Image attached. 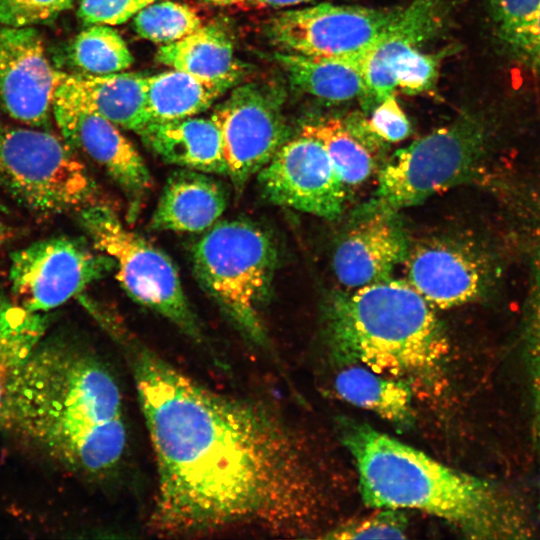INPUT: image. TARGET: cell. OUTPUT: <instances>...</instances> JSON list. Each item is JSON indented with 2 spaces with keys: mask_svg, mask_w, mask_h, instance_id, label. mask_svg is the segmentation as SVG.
I'll list each match as a JSON object with an SVG mask.
<instances>
[{
  "mask_svg": "<svg viewBox=\"0 0 540 540\" xmlns=\"http://www.w3.org/2000/svg\"><path fill=\"white\" fill-rule=\"evenodd\" d=\"M155 459L149 524L167 537L240 529L304 537L319 516L311 468L269 407L196 381L119 326Z\"/></svg>",
  "mask_w": 540,
  "mask_h": 540,
  "instance_id": "6da1fadb",
  "label": "cell"
},
{
  "mask_svg": "<svg viewBox=\"0 0 540 540\" xmlns=\"http://www.w3.org/2000/svg\"><path fill=\"white\" fill-rule=\"evenodd\" d=\"M9 429L50 460L88 478L112 475L128 450L120 384L92 350L41 340L12 383Z\"/></svg>",
  "mask_w": 540,
  "mask_h": 540,
  "instance_id": "7a4b0ae2",
  "label": "cell"
},
{
  "mask_svg": "<svg viewBox=\"0 0 540 540\" xmlns=\"http://www.w3.org/2000/svg\"><path fill=\"white\" fill-rule=\"evenodd\" d=\"M337 430L354 460L367 506L419 510L472 539L526 536L519 506L495 484L449 467L364 422L343 417Z\"/></svg>",
  "mask_w": 540,
  "mask_h": 540,
  "instance_id": "3957f363",
  "label": "cell"
},
{
  "mask_svg": "<svg viewBox=\"0 0 540 540\" xmlns=\"http://www.w3.org/2000/svg\"><path fill=\"white\" fill-rule=\"evenodd\" d=\"M326 326L336 361L404 380L423 392L442 390L448 336L434 308L406 280L388 278L336 293Z\"/></svg>",
  "mask_w": 540,
  "mask_h": 540,
  "instance_id": "277c9868",
  "label": "cell"
},
{
  "mask_svg": "<svg viewBox=\"0 0 540 540\" xmlns=\"http://www.w3.org/2000/svg\"><path fill=\"white\" fill-rule=\"evenodd\" d=\"M194 272L204 290L250 342H267L262 318L277 265L270 235L245 220L214 224L195 244Z\"/></svg>",
  "mask_w": 540,
  "mask_h": 540,
  "instance_id": "5b68a950",
  "label": "cell"
},
{
  "mask_svg": "<svg viewBox=\"0 0 540 540\" xmlns=\"http://www.w3.org/2000/svg\"><path fill=\"white\" fill-rule=\"evenodd\" d=\"M79 220L95 249L114 262L116 277L133 300L166 318L195 342H203L200 324L167 254L127 228L106 205L86 204L80 208Z\"/></svg>",
  "mask_w": 540,
  "mask_h": 540,
  "instance_id": "8992f818",
  "label": "cell"
},
{
  "mask_svg": "<svg viewBox=\"0 0 540 540\" xmlns=\"http://www.w3.org/2000/svg\"><path fill=\"white\" fill-rule=\"evenodd\" d=\"M485 148L483 125L462 116L400 149L378 174L373 208L397 212L467 178Z\"/></svg>",
  "mask_w": 540,
  "mask_h": 540,
  "instance_id": "52a82bcc",
  "label": "cell"
},
{
  "mask_svg": "<svg viewBox=\"0 0 540 540\" xmlns=\"http://www.w3.org/2000/svg\"><path fill=\"white\" fill-rule=\"evenodd\" d=\"M0 183L42 213L90 203L93 185L70 146L53 134L0 121Z\"/></svg>",
  "mask_w": 540,
  "mask_h": 540,
  "instance_id": "ba28073f",
  "label": "cell"
},
{
  "mask_svg": "<svg viewBox=\"0 0 540 540\" xmlns=\"http://www.w3.org/2000/svg\"><path fill=\"white\" fill-rule=\"evenodd\" d=\"M401 10L322 2L277 14L269 35L285 52L359 63Z\"/></svg>",
  "mask_w": 540,
  "mask_h": 540,
  "instance_id": "9c48e42d",
  "label": "cell"
},
{
  "mask_svg": "<svg viewBox=\"0 0 540 540\" xmlns=\"http://www.w3.org/2000/svg\"><path fill=\"white\" fill-rule=\"evenodd\" d=\"M114 269V262L82 240L56 237L35 242L12 255L10 281L18 303L45 313Z\"/></svg>",
  "mask_w": 540,
  "mask_h": 540,
  "instance_id": "30bf717a",
  "label": "cell"
},
{
  "mask_svg": "<svg viewBox=\"0 0 540 540\" xmlns=\"http://www.w3.org/2000/svg\"><path fill=\"white\" fill-rule=\"evenodd\" d=\"M211 118L221 134L227 175L239 189L260 172L289 137L280 102L264 85L256 83L236 87Z\"/></svg>",
  "mask_w": 540,
  "mask_h": 540,
  "instance_id": "8fae6325",
  "label": "cell"
},
{
  "mask_svg": "<svg viewBox=\"0 0 540 540\" xmlns=\"http://www.w3.org/2000/svg\"><path fill=\"white\" fill-rule=\"evenodd\" d=\"M263 195L271 202L326 219L337 218L345 184L322 144L301 132L280 146L258 173Z\"/></svg>",
  "mask_w": 540,
  "mask_h": 540,
  "instance_id": "7c38bea8",
  "label": "cell"
},
{
  "mask_svg": "<svg viewBox=\"0 0 540 540\" xmlns=\"http://www.w3.org/2000/svg\"><path fill=\"white\" fill-rule=\"evenodd\" d=\"M403 261L406 281L433 308L472 303L493 284V270L486 255L461 240H422L408 247Z\"/></svg>",
  "mask_w": 540,
  "mask_h": 540,
  "instance_id": "4fadbf2b",
  "label": "cell"
},
{
  "mask_svg": "<svg viewBox=\"0 0 540 540\" xmlns=\"http://www.w3.org/2000/svg\"><path fill=\"white\" fill-rule=\"evenodd\" d=\"M55 78L37 30L0 26V102L12 118L34 127L45 125Z\"/></svg>",
  "mask_w": 540,
  "mask_h": 540,
  "instance_id": "5bb4252c",
  "label": "cell"
},
{
  "mask_svg": "<svg viewBox=\"0 0 540 540\" xmlns=\"http://www.w3.org/2000/svg\"><path fill=\"white\" fill-rule=\"evenodd\" d=\"M52 112L65 142L100 164L125 192L134 211L151 188L149 170L119 127L53 94Z\"/></svg>",
  "mask_w": 540,
  "mask_h": 540,
  "instance_id": "9a60e30c",
  "label": "cell"
},
{
  "mask_svg": "<svg viewBox=\"0 0 540 540\" xmlns=\"http://www.w3.org/2000/svg\"><path fill=\"white\" fill-rule=\"evenodd\" d=\"M408 243L395 212L372 208L342 237L333 256L339 282L358 289L390 278Z\"/></svg>",
  "mask_w": 540,
  "mask_h": 540,
  "instance_id": "2e32d148",
  "label": "cell"
},
{
  "mask_svg": "<svg viewBox=\"0 0 540 540\" xmlns=\"http://www.w3.org/2000/svg\"><path fill=\"white\" fill-rule=\"evenodd\" d=\"M447 12L446 0H413L359 60L366 93L361 101L372 110L396 89V61L438 34Z\"/></svg>",
  "mask_w": 540,
  "mask_h": 540,
  "instance_id": "e0dca14e",
  "label": "cell"
},
{
  "mask_svg": "<svg viewBox=\"0 0 540 540\" xmlns=\"http://www.w3.org/2000/svg\"><path fill=\"white\" fill-rule=\"evenodd\" d=\"M146 83L147 77L132 73L83 75L56 71L53 94L138 133L151 122Z\"/></svg>",
  "mask_w": 540,
  "mask_h": 540,
  "instance_id": "ac0fdd59",
  "label": "cell"
},
{
  "mask_svg": "<svg viewBox=\"0 0 540 540\" xmlns=\"http://www.w3.org/2000/svg\"><path fill=\"white\" fill-rule=\"evenodd\" d=\"M227 207L223 186L206 173L182 170L167 180L151 218L153 229L201 232L211 228Z\"/></svg>",
  "mask_w": 540,
  "mask_h": 540,
  "instance_id": "d6986e66",
  "label": "cell"
},
{
  "mask_svg": "<svg viewBox=\"0 0 540 540\" xmlns=\"http://www.w3.org/2000/svg\"><path fill=\"white\" fill-rule=\"evenodd\" d=\"M138 134L165 162L206 174L227 175L221 134L211 117L153 121Z\"/></svg>",
  "mask_w": 540,
  "mask_h": 540,
  "instance_id": "ffe728a7",
  "label": "cell"
},
{
  "mask_svg": "<svg viewBox=\"0 0 540 540\" xmlns=\"http://www.w3.org/2000/svg\"><path fill=\"white\" fill-rule=\"evenodd\" d=\"M334 389L342 400L377 414L401 431L415 422L413 388L404 380L347 365L336 376Z\"/></svg>",
  "mask_w": 540,
  "mask_h": 540,
  "instance_id": "44dd1931",
  "label": "cell"
},
{
  "mask_svg": "<svg viewBox=\"0 0 540 540\" xmlns=\"http://www.w3.org/2000/svg\"><path fill=\"white\" fill-rule=\"evenodd\" d=\"M157 60L175 70L232 85L240 70L229 36L216 25H201L182 39L162 45Z\"/></svg>",
  "mask_w": 540,
  "mask_h": 540,
  "instance_id": "7402d4cb",
  "label": "cell"
},
{
  "mask_svg": "<svg viewBox=\"0 0 540 540\" xmlns=\"http://www.w3.org/2000/svg\"><path fill=\"white\" fill-rule=\"evenodd\" d=\"M48 325L44 313L0 297V428L9 429V398L13 381Z\"/></svg>",
  "mask_w": 540,
  "mask_h": 540,
  "instance_id": "603a6c76",
  "label": "cell"
},
{
  "mask_svg": "<svg viewBox=\"0 0 540 540\" xmlns=\"http://www.w3.org/2000/svg\"><path fill=\"white\" fill-rule=\"evenodd\" d=\"M276 59L286 70L291 83L301 91L326 103L363 100L366 89L359 63L278 53Z\"/></svg>",
  "mask_w": 540,
  "mask_h": 540,
  "instance_id": "cb8c5ba5",
  "label": "cell"
},
{
  "mask_svg": "<svg viewBox=\"0 0 540 540\" xmlns=\"http://www.w3.org/2000/svg\"><path fill=\"white\" fill-rule=\"evenodd\" d=\"M146 85L151 122L196 116L232 86L175 69L147 77Z\"/></svg>",
  "mask_w": 540,
  "mask_h": 540,
  "instance_id": "d4e9b609",
  "label": "cell"
},
{
  "mask_svg": "<svg viewBox=\"0 0 540 540\" xmlns=\"http://www.w3.org/2000/svg\"><path fill=\"white\" fill-rule=\"evenodd\" d=\"M301 133L319 141L345 186H357L375 170V153L347 125L344 119L320 118L302 125Z\"/></svg>",
  "mask_w": 540,
  "mask_h": 540,
  "instance_id": "484cf974",
  "label": "cell"
},
{
  "mask_svg": "<svg viewBox=\"0 0 540 540\" xmlns=\"http://www.w3.org/2000/svg\"><path fill=\"white\" fill-rule=\"evenodd\" d=\"M73 63L87 74L106 75L129 68L134 59L122 36L110 25L95 24L74 39Z\"/></svg>",
  "mask_w": 540,
  "mask_h": 540,
  "instance_id": "4316f807",
  "label": "cell"
},
{
  "mask_svg": "<svg viewBox=\"0 0 540 540\" xmlns=\"http://www.w3.org/2000/svg\"><path fill=\"white\" fill-rule=\"evenodd\" d=\"M201 25L192 8L173 1H155L133 17L134 29L140 37L162 44L180 40Z\"/></svg>",
  "mask_w": 540,
  "mask_h": 540,
  "instance_id": "83f0119b",
  "label": "cell"
},
{
  "mask_svg": "<svg viewBox=\"0 0 540 540\" xmlns=\"http://www.w3.org/2000/svg\"><path fill=\"white\" fill-rule=\"evenodd\" d=\"M407 529L408 519L400 509L377 508L372 514L345 521L319 537L337 540L404 539Z\"/></svg>",
  "mask_w": 540,
  "mask_h": 540,
  "instance_id": "f1b7e54d",
  "label": "cell"
},
{
  "mask_svg": "<svg viewBox=\"0 0 540 540\" xmlns=\"http://www.w3.org/2000/svg\"><path fill=\"white\" fill-rule=\"evenodd\" d=\"M539 7L540 0H489L496 36L508 50L528 28Z\"/></svg>",
  "mask_w": 540,
  "mask_h": 540,
  "instance_id": "f546056e",
  "label": "cell"
},
{
  "mask_svg": "<svg viewBox=\"0 0 540 540\" xmlns=\"http://www.w3.org/2000/svg\"><path fill=\"white\" fill-rule=\"evenodd\" d=\"M440 57L413 49L399 58L393 67L396 88L408 94L430 91L438 78Z\"/></svg>",
  "mask_w": 540,
  "mask_h": 540,
  "instance_id": "4dcf8cb0",
  "label": "cell"
},
{
  "mask_svg": "<svg viewBox=\"0 0 540 540\" xmlns=\"http://www.w3.org/2000/svg\"><path fill=\"white\" fill-rule=\"evenodd\" d=\"M71 7V0H0V26L48 23Z\"/></svg>",
  "mask_w": 540,
  "mask_h": 540,
  "instance_id": "1f68e13d",
  "label": "cell"
},
{
  "mask_svg": "<svg viewBox=\"0 0 540 540\" xmlns=\"http://www.w3.org/2000/svg\"><path fill=\"white\" fill-rule=\"evenodd\" d=\"M157 0H82L78 9L81 20L89 25H119Z\"/></svg>",
  "mask_w": 540,
  "mask_h": 540,
  "instance_id": "d6a6232c",
  "label": "cell"
},
{
  "mask_svg": "<svg viewBox=\"0 0 540 540\" xmlns=\"http://www.w3.org/2000/svg\"><path fill=\"white\" fill-rule=\"evenodd\" d=\"M369 129L384 143H397L410 135L411 126L395 94L387 96L371 110Z\"/></svg>",
  "mask_w": 540,
  "mask_h": 540,
  "instance_id": "836d02e7",
  "label": "cell"
},
{
  "mask_svg": "<svg viewBox=\"0 0 540 540\" xmlns=\"http://www.w3.org/2000/svg\"><path fill=\"white\" fill-rule=\"evenodd\" d=\"M509 51L526 66L540 72V7L528 28Z\"/></svg>",
  "mask_w": 540,
  "mask_h": 540,
  "instance_id": "e575fe53",
  "label": "cell"
},
{
  "mask_svg": "<svg viewBox=\"0 0 540 540\" xmlns=\"http://www.w3.org/2000/svg\"><path fill=\"white\" fill-rule=\"evenodd\" d=\"M253 3L273 8L290 7L304 3H311L317 0H249Z\"/></svg>",
  "mask_w": 540,
  "mask_h": 540,
  "instance_id": "d590c367",
  "label": "cell"
},
{
  "mask_svg": "<svg viewBox=\"0 0 540 540\" xmlns=\"http://www.w3.org/2000/svg\"><path fill=\"white\" fill-rule=\"evenodd\" d=\"M205 1L214 5L228 6V5L240 4L249 0H205Z\"/></svg>",
  "mask_w": 540,
  "mask_h": 540,
  "instance_id": "8d00e7d4",
  "label": "cell"
},
{
  "mask_svg": "<svg viewBox=\"0 0 540 540\" xmlns=\"http://www.w3.org/2000/svg\"><path fill=\"white\" fill-rule=\"evenodd\" d=\"M4 236H5L4 228H3V226L0 224V244L2 243V241H3V239H4Z\"/></svg>",
  "mask_w": 540,
  "mask_h": 540,
  "instance_id": "74e56055",
  "label": "cell"
}]
</instances>
